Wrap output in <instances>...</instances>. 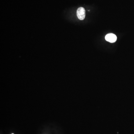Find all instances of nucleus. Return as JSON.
I'll return each instance as SVG.
<instances>
[{
	"mask_svg": "<svg viewBox=\"0 0 134 134\" xmlns=\"http://www.w3.org/2000/svg\"><path fill=\"white\" fill-rule=\"evenodd\" d=\"M77 16L78 19L82 20H84L85 17V9L83 7L78 8L77 11Z\"/></svg>",
	"mask_w": 134,
	"mask_h": 134,
	"instance_id": "f257e3e1",
	"label": "nucleus"
},
{
	"mask_svg": "<svg viewBox=\"0 0 134 134\" xmlns=\"http://www.w3.org/2000/svg\"><path fill=\"white\" fill-rule=\"evenodd\" d=\"M105 39L107 41L113 43L115 42L117 40V36L113 34L110 33L108 34L105 36Z\"/></svg>",
	"mask_w": 134,
	"mask_h": 134,
	"instance_id": "f03ea898",
	"label": "nucleus"
},
{
	"mask_svg": "<svg viewBox=\"0 0 134 134\" xmlns=\"http://www.w3.org/2000/svg\"></svg>",
	"mask_w": 134,
	"mask_h": 134,
	"instance_id": "7ed1b4c3",
	"label": "nucleus"
}]
</instances>
